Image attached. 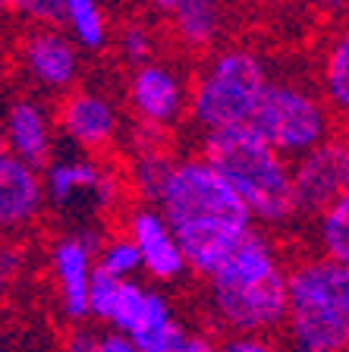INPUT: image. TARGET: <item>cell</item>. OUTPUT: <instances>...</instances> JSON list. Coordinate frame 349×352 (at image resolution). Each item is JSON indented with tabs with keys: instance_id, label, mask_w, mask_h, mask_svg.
Instances as JSON below:
<instances>
[{
	"instance_id": "1",
	"label": "cell",
	"mask_w": 349,
	"mask_h": 352,
	"mask_svg": "<svg viewBox=\"0 0 349 352\" xmlns=\"http://www.w3.org/2000/svg\"><path fill=\"white\" fill-rule=\"evenodd\" d=\"M158 208L173 227L189 271L202 280H211L258 230L248 205L202 154L176 161Z\"/></svg>"
},
{
	"instance_id": "2",
	"label": "cell",
	"mask_w": 349,
	"mask_h": 352,
	"mask_svg": "<svg viewBox=\"0 0 349 352\" xmlns=\"http://www.w3.org/2000/svg\"><path fill=\"white\" fill-rule=\"evenodd\" d=\"M290 264L264 230H255L226 264L204 280L208 311L226 337H271L290 311Z\"/></svg>"
},
{
	"instance_id": "3",
	"label": "cell",
	"mask_w": 349,
	"mask_h": 352,
	"mask_svg": "<svg viewBox=\"0 0 349 352\" xmlns=\"http://www.w3.org/2000/svg\"><path fill=\"white\" fill-rule=\"evenodd\" d=\"M204 161L220 170L252 211L255 223L268 230H284L302 217L293 183V161H286L255 126L224 129L202 135Z\"/></svg>"
},
{
	"instance_id": "4",
	"label": "cell",
	"mask_w": 349,
	"mask_h": 352,
	"mask_svg": "<svg viewBox=\"0 0 349 352\" xmlns=\"http://www.w3.org/2000/svg\"><path fill=\"white\" fill-rule=\"evenodd\" d=\"M286 352H349V267L306 255L290 264Z\"/></svg>"
},
{
	"instance_id": "5",
	"label": "cell",
	"mask_w": 349,
	"mask_h": 352,
	"mask_svg": "<svg viewBox=\"0 0 349 352\" xmlns=\"http://www.w3.org/2000/svg\"><path fill=\"white\" fill-rule=\"evenodd\" d=\"M274 73L268 60L246 44H224L192 73V126L208 132L242 129L258 117Z\"/></svg>"
},
{
	"instance_id": "6",
	"label": "cell",
	"mask_w": 349,
	"mask_h": 352,
	"mask_svg": "<svg viewBox=\"0 0 349 352\" xmlns=\"http://www.w3.org/2000/svg\"><path fill=\"white\" fill-rule=\"evenodd\" d=\"M334 110L328 107V101L321 98L315 85L290 79V76L284 79L274 76L252 126L286 161H299L334 135Z\"/></svg>"
},
{
	"instance_id": "7",
	"label": "cell",
	"mask_w": 349,
	"mask_h": 352,
	"mask_svg": "<svg viewBox=\"0 0 349 352\" xmlns=\"http://www.w3.org/2000/svg\"><path fill=\"white\" fill-rule=\"evenodd\" d=\"M47 208L63 217L88 220L126 211V173L95 154H63L44 167Z\"/></svg>"
},
{
	"instance_id": "8",
	"label": "cell",
	"mask_w": 349,
	"mask_h": 352,
	"mask_svg": "<svg viewBox=\"0 0 349 352\" xmlns=\"http://www.w3.org/2000/svg\"><path fill=\"white\" fill-rule=\"evenodd\" d=\"M82 47L66 29L25 25L16 35V73L41 98H66L82 82Z\"/></svg>"
},
{
	"instance_id": "9",
	"label": "cell",
	"mask_w": 349,
	"mask_h": 352,
	"mask_svg": "<svg viewBox=\"0 0 349 352\" xmlns=\"http://www.w3.org/2000/svg\"><path fill=\"white\" fill-rule=\"evenodd\" d=\"M104 233L95 227H76L54 236L47 264H51L54 293L63 321L76 324L92 321V286L98 277V252Z\"/></svg>"
},
{
	"instance_id": "10",
	"label": "cell",
	"mask_w": 349,
	"mask_h": 352,
	"mask_svg": "<svg viewBox=\"0 0 349 352\" xmlns=\"http://www.w3.org/2000/svg\"><path fill=\"white\" fill-rule=\"evenodd\" d=\"M189 104L192 79H186L176 63L158 57L145 66L129 69L126 107L138 126L170 135L182 120H189Z\"/></svg>"
},
{
	"instance_id": "11",
	"label": "cell",
	"mask_w": 349,
	"mask_h": 352,
	"mask_svg": "<svg viewBox=\"0 0 349 352\" xmlns=\"http://www.w3.org/2000/svg\"><path fill=\"white\" fill-rule=\"evenodd\" d=\"M54 113H57L60 139H66L82 154L104 157L116 142L126 139L123 110L104 88L79 85L76 91L60 98Z\"/></svg>"
},
{
	"instance_id": "12",
	"label": "cell",
	"mask_w": 349,
	"mask_h": 352,
	"mask_svg": "<svg viewBox=\"0 0 349 352\" xmlns=\"http://www.w3.org/2000/svg\"><path fill=\"white\" fill-rule=\"evenodd\" d=\"M123 233L138 245L142 261H145V277L151 283L173 286L186 274H192L180 239H176L173 227L167 223V217L160 214L158 205L132 201L123 211Z\"/></svg>"
},
{
	"instance_id": "13",
	"label": "cell",
	"mask_w": 349,
	"mask_h": 352,
	"mask_svg": "<svg viewBox=\"0 0 349 352\" xmlns=\"http://www.w3.org/2000/svg\"><path fill=\"white\" fill-rule=\"evenodd\" d=\"M293 183L302 217H318L349 192V132H334L324 145L293 161Z\"/></svg>"
},
{
	"instance_id": "14",
	"label": "cell",
	"mask_w": 349,
	"mask_h": 352,
	"mask_svg": "<svg viewBox=\"0 0 349 352\" xmlns=\"http://www.w3.org/2000/svg\"><path fill=\"white\" fill-rule=\"evenodd\" d=\"M57 113L41 95L22 91L7 104L3 117V151L44 170L57 157Z\"/></svg>"
},
{
	"instance_id": "15",
	"label": "cell",
	"mask_w": 349,
	"mask_h": 352,
	"mask_svg": "<svg viewBox=\"0 0 349 352\" xmlns=\"http://www.w3.org/2000/svg\"><path fill=\"white\" fill-rule=\"evenodd\" d=\"M176 161L180 157H173V151H170V135L132 123V129L126 132L123 173H126V183H129V192L136 195V201L158 205Z\"/></svg>"
},
{
	"instance_id": "16",
	"label": "cell",
	"mask_w": 349,
	"mask_h": 352,
	"mask_svg": "<svg viewBox=\"0 0 349 352\" xmlns=\"http://www.w3.org/2000/svg\"><path fill=\"white\" fill-rule=\"evenodd\" d=\"M47 208L44 192V170L19 161L3 151L0 157V223L3 230H25L32 227Z\"/></svg>"
},
{
	"instance_id": "17",
	"label": "cell",
	"mask_w": 349,
	"mask_h": 352,
	"mask_svg": "<svg viewBox=\"0 0 349 352\" xmlns=\"http://www.w3.org/2000/svg\"><path fill=\"white\" fill-rule=\"evenodd\" d=\"M230 22L226 0H186L170 16V35L189 54H214Z\"/></svg>"
},
{
	"instance_id": "18",
	"label": "cell",
	"mask_w": 349,
	"mask_h": 352,
	"mask_svg": "<svg viewBox=\"0 0 349 352\" xmlns=\"http://www.w3.org/2000/svg\"><path fill=\"white\" fill-rule=\"evenodd\" d=\"M318 91L337 120L349 123V22L340 25L321 47Z\"/></svg>"
},
{
	"instance_id": "19",
	"label": "cell",
	"mask_w": 349,
	"mask_h": 352,
	"mask_svg": "<svg viewBox=\"0 0 349 352\" xmlns=\"http://www.w3.org/2000/svg\"><path fill=\"white\" fill-rule=\"evenodd\" d=\"M63 29L76 38L85 54L107 51L114 38L104 0H63Z\"/></svg>"
},
{
	"instance_id": "20",
	"label": "cell",
	"mask_w": 349,
	"mask_h": 352,
	"mask_svg": "<svg viewBox=\"0 0 349 352\" xmlns=\"http://www.w3.org/2000/svg\"><path fill=\"white\" fill-rule=\"evenodd\" d=\"M312 239L321 258L349 267V192H343L334 205L312 217Z\"/></svg>"
},
{
	"instance_id": "21",
	"label": "cell",
	"mask_w": 349,
	"mask_h": 352,
	"mask_svg": "<svg viewBox=\"0 0 349 352\" xmlns=\"http://www.w3.org/2000/svg\"><path fill=\"white\" fill-rule=\"evenodd\" d=\"M98 271L116 280H138V274H145L142 252L123 230L104 236L101 252H98Z\"/></svg>"
},
{
	"instance_id": "22",
	"label": "cell",
	"mask_w": 349,
	"mask_h": 352,
	"mask_svg": "<svg viewBox=\"0 0 349 352\" xmlns=\"http://www.w3.org/2000/svg\"><path fill=\"white\" fill-rule=\"evenodd\" d=\"M116 54L129 69L158 60V32L148 19H126L116 29Z\"/></svg>"
},
{
	"instance_id": "23",
	"label": "cell",
	"mask_w": 349,
	"mask_h": 352,
	"mask_svg": "<svg viewBox=\"0 0 349 352\" xmlns=\"http://www.w3.org/2000/svg\"><path fill=\"white\" fill-rule=\"evenodd\" d=\"M10 16L25 25H54L63 29V0H3Z\"/></svg>"
},
{
	"instance_id": "24",
	"label": "cell",
	"mask_w": 349,
	"mask_h": 352,
	"mask_svg": "<svg viewBox=\"0 0 349 352\" xmlns=\"http://www.w3.org/2000/svg\"><path fill=\"white\" fill-rule=\"evenodd\" d=\"M220 352H286L284 343H277L274 337H224L220 340Z\"/></svg>"
},
{
	"instance_id": "25",
	"label": "cell",
	"mask_w": 349,
	"mask_h": 352,
	"mask_svg": "<svg viewBox=\"0 0 349 352\" xmlns=\"http://www.w3.org/2000/svg\"><path fill=\"white\" fill-rule=\"evenodd\" d=\"M60 352H101V333L88 327H73L66 333Z\"/></svg>"
},
{
	"instance_id": "26",
	"label": "cell",
	"mask_w": 349,
	"mask_h": 352,
	"mask_svg": "<svg viewBox=\"0 0 349 352\" xmlns=\"http://www.w3.org/2000/svg\"><path fill=\"white\" fill-rule=\"evenodd\" d=\"M176 352H220V340H214L208 330H186Z\"/></svg>"
},
{
	"instance_id": "27",
	"label": "cell",
	"mask_w": 349,
	"mask_h": 352,
	"mask_svg": "<svg viewBox=\"0 0 349 352\" xmlns=\"http://www.w3.org/2000/svg\"><path fill=\"white\" fill-rule=\"evenodd\" d=\"M101 352H138V346L132 343V340L120 337V333L104 330V333H101Z\"/></svg>"
},
{
	"instance_id": "28",
	"label": "cell",
	"mask_w": 349,
	"mask_h": 352,
	"mask_svg": "<svg viewBox=\"0 0 349 352\" xmlns=\"http://www.w3.org/2000/svg\"><path fill=\"white\" fill-rule=\"evenodd\" d=\"M145 3H148V7H151L158 16H167V19H170V16H173L176 10L186 3V0H145Z\"/></svg>"
},
{
	"instance_id": "29",
	"label": "cell",
	"mask_w": 349,
	"mask_h": 352,
	"mask_svg": "<svg viewBox=\"0 0 349 352\" xmlns=\"http://www.w3.org/2000/svg\"><path fill=\"white\" fill-rule=\"evenodd\" d=\"M343 3H346V7H349V0H343Z\"/></svg>"
},
{
	"instance_id": "30",
	"label": "cell",
	"mask_w": 349,
	"mask_h": 352,
	"mask_svg": "<svg viewBox=\"0 0 349 352\" xmlns=\"http://www.w3.org/2000/svg\"><path fill=\"white\" fill-rule=\"evenodd\" d=\"M284 3H290V0H284Z\"/></svg>"
}]
</instances>
